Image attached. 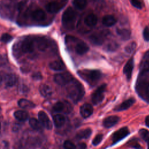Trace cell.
<instances>
[{
  "label": "cell",
  "instance_id": "obj_1",
  "mask_svg": "<svg viewBox=\"0 0 149 149\" xmlns=\"http://www.w3.org/2000/svg\"><path fill=\"white\" fill-rule=\"evenodd\" d=\"M69 84L68 90V96L74 103H76L84 96V88L83 85L74 79Z\"/></svg>",
  "mask_w": 149,
  "mask_h": 149
},
{
  "label": "cell",
  "instance_id": "obj_2",
  "mask_svg": "<svg viewBox=\"0 0 149 149\" xmlns=\"http://www.w3.org/2000/svg\"><path fill=\"white\" fill-rule=\"evenodd\" d=\"M77 74L80 77L91 86H95L102 77V73L98 70H80L77 71Z\"/></svg>",
  "mask_w": 149,
  "mask_h": 149
},
{
  "label": "cell",
  "instance_id": "obj_3",
  "mask_svg": "<svg viewBox=\"0 0 149 149\" xmlns=\"http://www.w3.org/2000/svg\"><path fill=\"white\" fill-rule=\"evenodd\" d=\"M76 20V13L71 7L68 8L63 12L62 17V24L67 29H73Z\"/></svg>",
  "mask_w": 149,
  "mask_h": 149
},
{
  "label": "cell",
  "instance_id": "obj_4",
  "mask_svg": "<svg viewBox=\"0 0 149 149\" xmlns=\"http://www.w3.org/2000/svg\"><path fill=\"white\" fill-rule=\"evenodd\" d=\"M136 90L142 99L149 103V80L139 79L136 84Z\"/></svg>",
  "mask_w": 149,
  "mask_h": 149
},
{
  "label": "cell",
  "instance_id": "obj_5",
  "mask_svg": "<svg viewBox=\"0 0 149 149\" xmlns=\"http://www.w3.org/2000/svg\"><path fill=\"white\" fill-rule=\"evenodd\" d=\"M74 79L73 76L69 72H63L55 75L54 81L60 86H65L69 84Z\"/></svg>",
  "mask_w": 149,
  "mask_h": 149
},
{
  "label": "cell",
  "instance_id": "obj_6",
  "mask_svg": "<svg viewBox=\"0 0 149 149\" xmlns=\"http://www.w3.org/2000/svg\"><path fill=\"white\" fill-rule=\"evenodd\" d=\"M20 45L22 53H31L34 48V40L31 37H26L20 41Z\"/></svg>",
  "mask_w": 149,
  "mask_h": 149
},
{
  "label": "cell",
  "instance_id": "obj_7",
  "mask_svg": "<svg viewBox=\"0 0 149 149\" xmlns=\"http://www.w3.org/2000/svg\"><path fill=\"white\" fill-rule=\"evenodd\" d=\"M106 84H102L98 87L91 95V101L94 105L101 103L104 98V92L106 89Z\"/></svg>",
  "mask_w": 149,
  "mask_h": 149
},
{
  "label": "cell",
  "instance_id": "obj_8",
  "mask_svg": "<svg viewBox=\"0 0 149 149\" xmlns=\"http://www.w3.org/2000/svg\"><path fill=\"white\" fill-rule=\"evenodd\" d=\"M129 134V130L126 127H122L118 130L116 131L112 136V140L113 143H116L118 141L121 140Z\"/></svg>",
  "mask_w": 149,
  "mask_h": 149
},
{
  "label": "cell",
  "instance_id": "obj_9",
  "mask_svg": "<svg viewBox=\"0 0 149 149\" xmlns=\"http://www.w3.org/2000/svg\"><path fill=\"white\" fill-rule=\"evenodd\" d=\"M53 110L56 112L65 111V112L69 113L72 110V107L70 104L66 101H58L54 105Z\"/></svg>",
  "mask_w": 149,
  "mask_h": 149
},
{
  "label": "cell",
  "instance_id": "obj_10",
  "mask_svg": "<svg viewBox=\"0 0 149 149\" xmlns=\"http://www.w3.org/2000/svg\"><path fill=\"white\" fill-rule=\"evenodd\" d=\"M38 117L41 125H42L47 129L50 130L52 129V123L49 117L44 111H40L38 113Z\"/></svg>",
  "mask_w": 149,
  "mask_h": 149
},
{
  "label": "cell",
  "instance_id": "obj_11",
  "mask_svg": "<svg viewBox=\"0 0 149 149\" xmlns=\"http://www.w3.org/2000/svg\"><path fill=\"white\" fill-rule=\"evenodd\" d=\"M37 48L41 51H46L49 47V42L48 40L45 37H39L36 41Z\"/></svg>",
  "mask_w": 149,
  "mask_h": 149
},
{
  "label": "cell",
  "instance_id": "obj_12",
  "mask_svg": "<svg viewBox=\"0 0 149 149\" xmlns=\"http://www.w3.org/2000/svg\"><path fill=\"white\" fill-rule=\"evenodd\" d=\"M64 6V4L58 2H51L47 4L45 8L50 13H56L59 11Z\"/></svg>",
  "mask_w": 149,
  "mask_h": 149
},
{
  "label": "cell",
  "instance_id": "obj_13",
  "mask_svg": "<svg viewBox=\"0 0 149 149\" xmlns=\"http://www.w3.org/2000/svg\"><path fill=\"white\" fill-rule=\"evenodd\" d=\"M134 68L133 58H131L126 63L123 68V73L125 74L127 80H130L132 77L133 69Z\"/></svg>",
  "mask_w": 149,
  "mask_h": 149
},
{
  "label": "cell",
  "instance_id": "obj_14",
  "mask_svg": "<svg viewBox=\"0 0 149 149\" xmlns=\"http://www.w3.org/2000/svg\"><path fill=\"white\" fill-rule=\"evenodd\" d=\"M93 108L89 104H84L80 108V113L81 116L84 118H87L92 115Z\"/></svg>",
  "mask_w": 149,
  "mask_h": 149
},
{
  "label": "cell",
  "instance_id": "obj_15",
  "mask_svg": "<svg viewBox=\"0 0 149 149\" xmlns=\"http://www.w3.org/2000/svg\"><path fill=\"white\" fill-rule=\"evenodd\" d=\"M75 52L80 55H83L87 52L89 49V47L87 44L83 41H79L74 47Z\"/></svg>",
  "mask_w": 149,
  "mask_h": 149
},
{
  "label": "cell",
  "instance_id": "obj_16",
  "mask_svg": "<svg viewBox=\"0 0 149 149\" xmlns=\"http://www.w3.org/2000/svg\"><path fill=\"white\" fill-rule=\"evenodd\" d=\"M32 19L36 22H41L46 19V14L42 9H36L31 14Z\"/></svg>",
  "mask_w": 149,
  "mask_h": 149
},
{
  "label": "cell",
  "instance_id": "obj_17",
  "mask_svg": "<svg viewBox=\"0 0 149 149\" xmlns=\"http://www.w3.org/2000/svg\"><path fill=\"white\" fill-rule=\"evenodd\" d=\"M134 102H135V100L133 98H129L128 100L124 101L120 105H118L115 108L114 110L116 111H122L126 110V109L129 108L134 104Z\"/></svg>",
  "mask_w": 149,
  "mask_h": 149
},
{
  "label": "cell",
  "instance_id": "obj_18",
  "mask_svg": "<svg viewBox=\"0 0 149 149\" xmlns=\"http://www.w3.org/2000/svg\"><path fill=\"white\" fill-rule=\"evenodd\" d=\"M119 120V118L117 116H110L103 120V126L105 127L109 128L116 125Z\"/></svg>",
  "mask_w": 149,
  "mask_h": 149
},
{
  "label": "cell",
  "instance_id": "obj_19",
  "mask_svg": "<svg viewBox=\"0 0 149 149\" xmlns=\"http://www.w3.org/2000/svg\"><path fill=\"white\" fill-rule=\"evenodd\" d=\"M4 82L7 87H12L17 83V77L12 73L8 74L5 77Z\"/></svg>",
  "mask_w": 149,
  "mask_h": 149
},
{
  "label": "cell",
  "instance_id": "obj_20",
  "mask_svg": "<svg viewBox=\"0 0 149 149\" xmlns=\"http://www.w3.org/2000/svg\"><path fill=\"white\" fill-rule=\"evenodd\" d=\"M89 40L94 45H100L104 42V37L100 34L94 33L89 36Z\"/></svg>",
  "mask_w": 149,
  "mask_h": 149
},
{
  "label": "cell",
  "instance_id": "obj_21",
  "mask_svg": "<svg viewBox=\"0 0 149 149\" xmlns=\"http://www.w3.org/2000/svg\"><path fill=\"white\" fill-rule=\"evenodd\" d=\"M49 66L50 69L55 71L63 70L66 68V66L63 63V62H62L61 61H52L49 63Z\"/></svg>",
  "mask_w": 149,
  "mask_h": 149
},
{
  "label": "cell",
  "instance_id": "obj_22",
  "mask_svg": "<svg viewBox=\"0 0 149 149\" xmlns=\"http://www.w3.org/2000/svg\"><path fill=\"white\" fill-rule=\"evenodd\" d=\"M98 19L94 14H89L84 19V23L88 27H94L96 25Z\"/></svg>",
  "mask_w": 149,
  "mask_h": 149
},
{
  "label": "cell",
  "instance_id": "obj_23",
  "mask_svg": "<svg viewBox=\"0 0 149 149\" xmlns=\"http://www.w3.org/2000/svg\"><path fill=\"white\" fill-rule=\"evenodd\" d=\"M116 19L112 15H106L102 18V24L107 27H111L116 24Z\"/></svg>",
  "mask_w": 149,
  "mask_h": 149
},
{
  "label": "cell",
  "instance_id": "obj_24",
  "mask_svg": "<svg viewBox=\"0 0 149 149\" xmlns=\"http://www.w3.org/2000/svg\"><path fill=\"white\" fill-rule=\"evenodd\" d=\"M39 90H40V92L41 94L45 97H49L52 94V91L51 87L45 84H41L40 86Z\"/></svg>",
  "mask_w": 149,
  "mask_h": 149
},
{
  "label": "cell",
  "instance_id": "obj_25",
  "mask_svg": "<svg viewBox=\"0 0 149 149\" xmlns=\"http://www.w3.org/2000/svg\"><path fill=\"white\" fill-rule=\"evenodd\" d=\"M116 33L123 40H129L131 35L130 31L126 29H117Z\"/></svg>",
  "mask_w": 149,
  "mask_h": 149
},
{
  "label": "cell",
  "instance_id": "obj_26",
  "mask_svg": "<svg viewBox=\"0 0 149 149\" xmlns=\"http://www.w3.org/2000/svg\"><path fill=\"white\" fill-rule=\"evenodd\" d=\"M53 120L54 125L56 127H61L65 124L66 119L63 115L61 114H56L54 116Z\"/></svg>",
  "mask_w": 149,
  "mask_h": 149
},
{
  "label": "cell",
  "instance_id": "obj_27",
  "mask_svg": "<svg viewBox=\"0 0 149 149\" xmlns=\"http://www.w3.org/2000/svg\"><path fill=\"white\" fill-rule=\"evenodd\" d=\"M18 105L23 109H31L35 107V104L26 99H20L18 101Z\"/></svg>",
  "mask_w": 149,
  "mask_h": 149
},
{
  "label": "cell",
  "instance_id": "obj_28",
  "mask_svg": "<svg viewBox=\"0 0 149 149\" xmlns=\"http://www.w3.org/2000/svg\"><path fill=\"white\" fill-rule=\"evenodd\" d=\"M91 130L90 128L84 129L79 131L76 135V137L77 139H88L91 134Z\"/></svg>",
  "mask_w": 149,
  "mask_h": 149
},
{
  "label": "cell",
  "instance_id": "obj_29",
  "mask_svg": "<svg viewBox=\"0 0 149 149\" xmlns=\"http://www.w3.org/2000/svg\"><path fill=\"white\" fill-rule=\"evenodd\" d=\"M14 116L19 121H25L28 119L29 114L26 111L19 110L16 111L14 113Z\"/></svg>",
  "mask_w": 149,
  "mask_h": 149
},
{
  "label": "cell",
  "instance_id": "obj_30",
  "mask_svg": "<svg viewBox=\"0 0 149 149\" xmlns=\"http://www.w3.org/2000/svg\"><path fill=\"white\" fill-rule=\"evenodd\" d=\"M29 125L33 129L36 130H40L42 128V125L40 121L36 118H30L29 119Z\"/></svg>",
  "mask_w": 149,
  "mask_h": 149
},
{
  "label": "cell",
  "instance_id": "obj_31",
  "mask_svg": "<svg viewBox=\"0 0 149 149\" xmlns=\"http://www.w3.org/2000/svg\"><path fill=\"white\" fill-rule=\"evenodd\" d=\"M87 2L85 0H75L73 1L74 6L79 10H83L87 6Z\"/></svg>",
  "mask_w": 149,
  "mask_h": 149
},
{
  "label": "cell",
  "instance_id": "obj_32",
  "mask_svg": "<svg viewBox=\"0 0 149 149\" xmlns=\"http://www.w3.org/2000/svg\"><path fill=\"white\" fill-rule=\"evenodd\" d=\"M140 74L146 73L149 70V61L148 60H144L140 65Z\"/></svg>",
  "mask_w": 149,
  "mask_h": 149
},
{
  "label": "cell",
  "instance_id": "obj_33",
  "mask_svg": "<svg viewBox=\"0 0 149 149\" xmlns=\"http://www.w3.org/2000/svg\"><path fill=\"white\" fill-rule=\"evenodd\" d=\"M139 134L140 137L146 142L149 143V131L145 129H142L139 130Z\"/></svg>",
  "mask_w": 149,
  "mask_h": 149
},
{
  "label": "cell",
  "instance_id": "obj_34",
  "mask_svg": "<svg viewBox=\"0 0 149 149\" xmlns=\"http://www.w3.org/2000/svg\"><path fill=\"white\" fill-rule=\"evenodd\" d=\"M119 47V45L115 41L108 42L105 46V49L108 51H114Z\"/></svg>",
  "mask_w": 149,
  "mask_h": 149
},
{
  "label": "cell",
  "instance_id": "obj_35",
  "mask_svg": "<svg viewBox=\"0 0 149 149\" xmlns=\"http://www.w3.org/2000/svg\"><path fill=\"white\" fill-rule=\"evenodd\" d=\"M136 47V43L135 42H132L127 45L125 48V51L127 54H132L134 51Z\"/></svg>",
  "mask_w": 149,
  "mask_h": 149
},
{
  "label": "cell",
  "instance_id": "obj_36",
  "mask_svg": "<svg viewBox=\"0 0 149 149\" xmlns=\"http://www.w3.org/2000/svg\"><path fill=\"white\" fill-rule=\"evenodd\" d=\"M65 149H74L76 146L70 140H66L63 143Z\"/></svg>",
  "mask_w": 149,
  "mask_h": 149
},
{
  "label": "cell",
  "instance_id": "obj_37",
  "mask_svg": "<svg viewBox=\"0 0 149 149\" xmlns=\"http://www.w3.org/2000/svg\"><path fill=\"white\" fill-rule=\"evenodd\" d=\"M103 138V135L102 134H97L93 139V144L94 146H97L98 145L99 143H100V142L102 141Z\"/></svg>",
  "mask_w": 149,
  "mask_h": 149
},
{
  "label": "cell",
  "instance_id": "obj_38",
  "mask_svg": "<svg viewBox=\"0 0 149 149\" xmlns=\"http://www.w3.org/2000/svg\"><path fill=\"white\" fill-rule=\"evenodd\" d=\"M13 37L12 36L8 33H5L1 36V41L4 42H8L12 40Z\"/></svg>",
  "mask_w": 149,
  "mask_h": 149
},
{
  "label": "cell",
  "instance_id": "obj_39",
  "mask_svg": "<svg viewBox=\"0 0 149 149\" xmlns=\"http://www.w3.org/2000/svg\"><path fill=\"white\" fill-rule=\"evenodd\" d=\"M143 36L145 41H149V27L147 26L144 28L143 31Z\"/></svg>",
  "mask_w": 149,
  "mask_h": 149
},
{
  "label": "cell",
  "instance_id": "obj_40",
  "mask_svg": "<svg viewBox=\"0 0 149 149\" xmlns=\"http://www.w3.org/2000/svg\"><path fill=\"white\" fill-rule=\"evenodd\" d=\"M130 3L136 8H137V9H141L142 8V4L140 1L132 0V1H130Z\"/></svg>",
  "mask_w": 149,
  "mask_h": 149
},
{
  "label": "cell",
  "instance_id": "obj_41",
  "mask_svg": "<svg viewBox=\"0 0 149 149\" xmlns=\"http://www.w3.org/2000/svg\"><path fill=\"white\" fill-rule=\"evenodd\" d=\"M128 145L132 147L136 148V149H140L141 148L140 145L137 141H129Z\"/></svg>",
  "mask_w": 149,
  "mask_h": 149
},
{
  "label": "cell",
  "instance_id": "obj_42",
  "mask_svg": "<svg viewBox=\"0 0 149 149\" xmlns=\"http://www.w3.org/2000/svg\"><path fill=\"white\" fill-rule=\"evenodd\" d=\"M42 75L40 73V72H36V73H34L32 75V78L34 79V80H41L42 79Z\"/></svg>",
  "mask_w": 149,
  "mask_h": 149
},
{
  "label": "cell",
  "instance_id": "obj_43",
  "mask_svg": "<svg viewBox=\"0 0 149 149\" xmlns=\"http://www.w3.org/2000/svg\"><path fill=\"white\" fill-rule=\"evenodd\" d=\"M74 149H86V144L84 143H80L75 147Z\"/></svg>",
  "mask_w": 149,
  "mask_h": 149
},
{
  "label": "cell",
  "instance_id": "obj_44",
  "mask_svg": "<svg viewBox=\"0 0 149 149\" xmlns=\"http://www.w3.org/2000/svg\"><path fill=\"white\" fill-rule=\"evenodd\" d=\"M149 58V50H148L144 55L143 56V59L144 60H147Z\"/></svg>",
  "mask_w": 149,
  "mask_h": 149
},
{
  "label": "cell",
  "instance_id": "obj_45",
  "mask_svg": "<svg viewBox=\"0 0 149 149\" xmlns=\"http://www.w3.org/2000/svg\"><path fill=\"white\" fill-rule=\"evenodd\" d=\"M145 123H146V126L149 127V115L147 116L146 118V119H145Z\"/></svg>",
  "mask_w": 149,
  "mask_h": 149
},
{
  "label": "cell",
  "instance_id": "obj_46",
  "mask_svg": "<svg viewBox=\"0 0 149 149\" xmlns=\"http://www.w3.org/2000/svg\"><path fill=\"white\" fill-rule=\"evenodd\" d=\"M5 59L2 56H0V66H2L5 63Z\"/></svg>",
  "mask_w": 149,
  "mask_h": 149
},
{
  "label": "cell",
  "instance_id": "obj_47",
  "mask_svg": "<svg viewBox=\"0 0 149 149\" xmlns=\"http://www.w3.org/2000/svg\"><path fill=\"white\" fill-rule=\"evenodd\" d=\"M2 80H3V79H2V77L1 75H0V86L1 85L2 83Z\"/></svg>",
  "mask_w": 149,
  "mask_h": 149
},
{
  "label": "cell",
  "instance_id": "obj_48",
  "mask_svg": "<svg viewBox=\"0 0 149 149\" xmlns=\"http://www.w3.org/2000/svg\"><path fill=\"white\" fill-rule=\"evenodd\" d=\"M147 149H149V143L148 144V148Z\"/></svg>",
  "mask_w": 149,
  "mask_h": 149
},
{
  "label": "cell",
  "instance_id": "obj_49",
  "mask_svg": "<svg viewBox=\"0 0 149 149\" xmlns=\"http://www.w3.org/2000/svg\"><path fill=\"white\" fill-rule=\"evenodd\" d=\"M0 128H1V123H0Z\"/></svg>",
  "mask_w": 149,
  "mask_h": 149
}]
</instances>
